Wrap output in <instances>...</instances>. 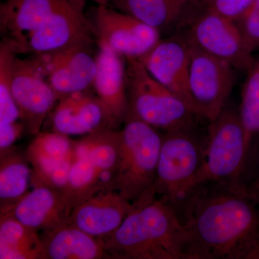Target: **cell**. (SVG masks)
<instances>
[{"instance_id": "cell-19", "label": "cell", "mask_w": 259, "mask_h": 259, "mask_svg": "<svg viewBox=\"0 0 259 259\" xmlns=\"http://www.w3.org/2000/svg\"><path fill=\"white\" fill-rule=\"evenodd\" d=\"M40 236L47 259L110 258L99 238L69 225Z\"/></svg>"}, {"instance_id": "cell-11", "label": "cell", "mask_w": 259, "mask_h": 259, "mask_svg": "<svg viewBox=\"0 0 259 259\" xmlns=\"http://www.w3.org/2000/svg\"><path fill=\"white\" fill-rule=\"evenodd\" d=\"M91 45L79 44L59 52L31 58L54 90L58 101L71 94L93 88L97 61L90 54Z\"/></svg>"}, {"instance_id": "cell-6", "label": "cell", "mask_w": 259, "mask_h": 259, "mask_svg": "<svg viewBox=\"0 0 259 259\" xmlns=\"http://www.w3.org/2000/svg\"><path fill=\"white\" fill-rule=\"evenodd\" d=\"M250 148L239 111L226 105L207 127L200 187L239 182Z\"/></svg>"}, {"instance_id": "cell-24", "label": "cell", "mask_w": 259, "mask_h": 259, "mask_svg": "<svg viewBox=\"0 0 259 259\" xmlns=\"http://www.w3.org/2000/svg\"><path fill=\"white\" fill-rule=\"evenodd\" d=\"M25 156L32 165V171H40L59 162L76 157L74 141L66 135L56 131L40 132L29 145Z\"/></svg>"}, {"instance_id": "cell-15", "label": "cell", "mask_w": 259, "mask_h": 259, "mask_svg": "<svg viewBox=\"0 0 259 259\" xmlns=\"http://www.w3.org/2000/svg\"><path fill=\"white\" fill-rule=\"evenodd\" d=\"M52 111V131L68 136L116 129L102 102L90 90L61 99Z\"/></svg>"}, {"instance_id": "cell-31", "label": "cell", "mask_w": 259, "mask_h": 259, "mask_svg": "<svg viewBox=\"0 0 259 259\" xmlns=\"http://www.w3.org/2000/svg\"><path fill=\"white\" fill-rule=\"evenodd\" d=\"M25 124L15 122L13 123L0 125V152L4 153L13 147L15 141L23 134Z\"/></svg>"}, {"instance_id": "cell-26", "label": "cell", "mask_w": 259, "mask_h": 259, "mask_svg": "<svg viewBox=\"0 0 259 259\" xmlns=\"http://www.w3.org/2000/svg\"><path fill=\"white\" fill-rule=\"evenodd\" d=\"M239 113L250 147L253 138L259 135V57L248 71L242 90Z\"/></svg>"}, {"instance_id": "cell-34", "label": "cell", "mask_w": 259, "mask_h": 259, "mask_svg": "<svg viewBox=\"0 0 259 259\" xmlns=\"http://www.w3.org/2000/svg\"><path fill=\"white\" fill-rule=\"evenodd\" d=\"M255 190L259 192V180L257 182L256 185H255Z\"/></svg>"}, {"instance_id": "cell-33", "label": "cell", "mask_w": 259, "mask_h": 259, "mask_svg": "<svg viewBox=\"0 0 259 259\" xmlns=\"http://www.w3.org/2000/svg\"><path fill=\"white\" fill-rule=\"evenodd\" d=\"M73 3H75V4L79 5V6L84 7L85 1L86 0H71Z\"/></svg>"}, {"instance_id": "cell-10", "label": "cell", "mask_w": 259, "mask_h": 259, "mask_svg": "<svg viewBox=\"0 0 259 259\" xmlns=\"http://www.w3.org/2000/svg\"><path fill=\"white\" fill-rule=\"evenodd\" d=\"M97 44H104L124 58L139 59L161 40V32L114 9L98 5L90 20Z\"/></svg>"}, {"instance_id": "cell-29", "label": "cell", "mask_w": 259, "mask_h": 259, "mask_svg": "<svg viewBox=\"0 0 259 259\" xmlns=\"http://www.w3.org/2000/svg\"><path fill=\"white\" fill-rule=\"evenodd\" d=\"M247 47L252 53L259 50V0L234 21Z\"/></svg>"}, {"instance_id": "cell-27", "label": "cell", "mask_w": 259, "mask_h": 259, "mask_svg": "<svg viewBox=\"0 0 259 259\" xmlns=\"http://www.w3.org/2000/svg\"><path fill=\"white\" fill-rule=\"evenodd\" d=\"M15 53L9 46L0 45V125L20 119V111L12 93V66Z\"/></svg>"}, {"instance_id": "cell-18", "label": "cell", "mask_w": 259, "mask_h": 259, "mask_svg": "<svg viewBox=\"0 0 259 259\" xmlns=\"http://www.w3.org/2000/svg\"><path fill=\"white\" fill-rule=\"evenodd\" d=\"M61 0H7L1 5L2 42L15 51L29 35L41 26L54 13Z\"/></svg>"}, {"instance_id": "cell-35", "label": "cell", "mask_w": 259, "mask_h": 259, "mask_svg": "<svg viewBox=\"0 0 259 259\" xmlns=\"http://www.w3.org/2000/svg\"><path fill=\"white\" fill-rule=\"evenodd\" d=\"M259 153V152H258ZM258 156H259V153H258Z\"/></svg>"}, {"instance_id": "cell-8", "label": "cell", "mask_w": 259, "mask_h": 259, "mask_svg": "<svg viewBox=\"0 0 259 259\" xmlns=\"http://www.w3.org/2000/svg\"><path fill=\"white\" fill-rule=\"evenodd\" d=\"M186 37L190 45L225 61L235 70L247 71L255 62L234 22L204 7L191 20Z\"/></svg>"}, {"instance_id": "cell-28", "label": "cell", "mask_w": 259, "mask_h": 259, "mask_svg": "<svg viewBox=\"0 0 259 259\" xmlns=\"http://www.w3.org/2000/svg\"><path fill=\"white\" fill-rule=\"evenodd\" d=\"M75 160L76 157L69 158L40 171H32L31 185L64 190Z\"/></svg>"}, {"instance_id": "cell-9", "label": "cell", "mask_w": 259, "mask_h": 259, "mask_svg": "<svg viewBox=\"0 0 259 259\" xmlns=\"http://www.w3.org/2000/svg\"><path fill=\"white\" fill-rule=\"evenodd\" d=\"M93 27L83 8L71 0H61L50 17L15 53L52 54L79 44H93Z\"/></svg>"}, {"instance_id": "cell-16", "label": "cell", "mask_w": 259, "mask_h": 259, "mask_svg": "<svg viewBox=\"0 0 259 259\" xmlns=\"http://www.w3.org/2000/svg\"><path fill=\"white\" fill-rule=\"evenodd\" d=\"M97 73L93 88L116 129L128 112L125 59L104 44H98Z\"/></svg>"}, {"instance_id": "cell-3", "label": "cell", "mask_w": 259, "mask_h": 259, "mask_svg": "<svg viewBox=\"0 0 259 259\" xmlns=\"http://www.w3.org/2000/svg\"><path fill=\"white\" fill-rule=\"evenodd\" d=\"M120 130V154L110 187L136 207L156 198V171L162 136L146 122L127 116Z\"/></svg>"}, {"instance_id": "cell-14", "label": "cell", "mask_w": 259, "mask_h": 259, "mask_svg": "<svg viewBox=\"0 0 259 259\" xmlns=\"http://www.w3.org/2000/svg\"><path fill=\"white\" fill-rule=\"evenodd\" d=\"M134 209L117 191L102 189L75 207L69 225L95 238H105L115 232Z\"/></svg>"}, {"instance_id": "cell-17", "label": "cell", "mask_w": 259, "mask_h": 259, "mask_svg": "<svg viewBox=\"0 0 259 259\" xmlns=\"http://www.w3.org/2000/svg\"><path fill=\"white\" fill-rule=\"evenodd\" d=\"M71 212L63 190L35 186L7 214L29 228L46 231L69 225Z\"/></svg>"}, {"instance_id": "cell-23", "label": "cell", "mask_w": 259, "mask_h": 259, "mask_svg": "<svg viewBox=\"0 0 259 259\" xmlns=\"http://www.w3.org/2000/svg\"><path fill=\"white\" fill-rule=\"evenodd\" d=\"M26 156L10 148L1 153L0 162V212L8 214L28 192L32 170Z\"/></svg>"}, {"instance_id": "cell-30", "label": "cell", "mask_w": 259, "mask_h": 259, "mask_svg": "<svg viewBox=\"0 0 259 259\" xmlns=\"http://www.w3.org/2000/svg\"><path fill=\"white\" fill-rule=\"evenodd\" d=\"M255 0H204L207 9L223 18L236 21L246 11Z\"/></svg>"}, {"instance_id": "cell-7", "label": "cell", "mask_w": 259, "mask_h": 259, "mask_svg": "<svg viewBox=\"0 0 259 259\" xmlns=\"http://www.w3.org/2000/svg\"><path fill=\"white\" fill-rule=\"evenodd\" d=\"M231 66L191 45L189 94L194 113L209 122L227 105L236 75Z\"/></svg>"}, {"instance_id": "cell-1", "label": "cell", "mask_w": 259, "mask_h": 259, "mask_svg": "<svg viewBox=\"0 0 259 259\" xmlns=\"http://www.w3.org/2000/svg\"><path fill=\"white\" fill-rule=\"evenodd\" d=\"M199 187L186 204L189 259L258 258L259 216L240 182Z\"/></svg>"}, {"instance_id": "cell-4", "label": "cell", "mask_w": 259, "mask_h": 259, "mask_svg": "<svg viewBox=\"0 0 259 259\" xmlns=\"http://www.w3.org/2000/svg\"><path fill=\"white\" fill-rule=\"evenodd\" d=\"M196 127L167 131L162 136L155 192L156 196L176 209L185 207L200 187L206 136L201 138Z\"/></svg>"}, {"instance_id": "cell-13", "label": "cell", "mask_w": 259, "mask_h": 259, "mask_svg": "<svg viewBox=\"0 0 259 259\" xmlns=\"http://www.w3.org/2000/svg\"><path fill=\"white\" fill-rule=\"evenodd\" d=\"M190 59L188 39L186 35H177L161 39L149 52L138 59L155 79L193 110L188 88Z\"/></svg>"}, {"instance_id": "cell-20", "label": "cell", "mask_w": 259, "mask_h": 259, "mask_svg": "<svg viewBox=\"0 0 259 259\" xmlns=\"http://www.w3.org/2000/svg\"><path fill=\"white\" fill-rule=\"evenodd\" d=\"M74 145L76 158H87L91 161L102 174L107 188H110L120 159V131L114 128L100 130L74 141Z\"/></svg>"}, {"instance_id": "cell-5", "label": "cell", "mask_w": 259, "mask_h": 259, "mask_svg": "<svg viewBox=\"0 0 259 259\" xmlns=\"http://www.w3.org/2000/svg\"><path fill=\"white\" fill-rule=\"evenodd\" d=\"M125 59L127 116L165 132L197 126L199 117L183 100L155 79L139 59Z\"/></svg>"}, {"instance_id": "cell-22", "label": "cell", "mask_w": 259, "mask_h": 259, "mask_svg": "<svg viewBox=\"0 0 259 259\" xmlns=\"http://www.w3.org/2000/svg\"><path fill=\"white\" fill-rule=\"evenodd\" d=\"M0 258L47 259L38 231L5 214L0 218Z\"/></svg>"}, {"instance_id": "cell-25", "label": "cell", "mask_w": 259, "mask_h": 259, "mask_svg": "<svg viewBox=\"0 0 259 259\" xmlns=\"http://www.w3.org/2000/svg\"><path fill=\"white\" fill-rule=\"evenodd\" d=\"M107 188L102 174L87 158H76L63 190L71 211L102 189Z\"/></svg>"}, {"instance_id": "cell-2", "label": "cell", "mask_w": 259, "mask_h": 259, "mask_svg": "<svg viewBox=\"0 0 259 259\" xmlns=\"http://www.w3.org/2000/svg\"><path fill=\"white\" fill-rule=\"evenodd\" d=\"M99 239L110 258L189 259L183 221L157 198L133 209L115 232Z\"/></svg>"}, {"instance_id": "cell-21", "label": "cell", "mask_w": 259, "mask_h": 259, "mask_svg": "<svg viewBox=\"0 0 259 259\" xmlns=\"http://www.w3.org/2000/svg\"><path fill=\"white\" fill-rule=\"evenodd\" d=\"M194 0H113L109 6L160 32L180 21Z\"/></svg>"}, {"instance_id": "cell-12", "label": "cell", "mask_w": 259, "mask_h": 259, "mask_svg": "<svg viewBox=\"0 0 259 259\" xmlns=\"http://www.w3.org/2000/svg\"><path fill=\"white\" fill-rule=\"evenodd\" d=\"M12 93L20 119L29 134L36 136L58 100L45 76L31 59H20L15 54L12 66Z\"/></svg>"}, {"instance_id": "cell-32", "label": "cell", "mask_w": 259, "mask_h": 259, "mask_svg": "<svg viewBox=\"0 0 259 259\" xmlns=\"http://www.w3.org/2000/svg\"><path fill=\"white\" fill-rule=\"evenodd\" d=\"M90 1L94 2L97 3L98 5H105V6H109L113 0H90Z\"/></svg>"}]
</instances>
